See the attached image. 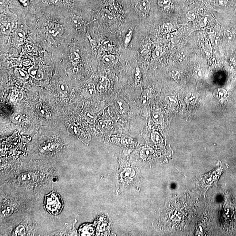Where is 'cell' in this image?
Wrapping results in <instances>:
<instances>
[{"instance_id":"6da1fadb","label":"cell","mask_w":236,"mask_h":236,"mask_svg":"<svg viewBox=\"0 0 236 236\" xmlns=\"http://www.w3.org/2000/svg\"><path fill=\"white\" fill-rule=\"evenodd\" d=\"M44 206L48 212L57 215L61 212L64 207L62 199L59 194L53 190L52 192L45 196Z\"/></svg>"},{"instance_id":"7a4b0ae2","label":"cell","mask_w":236,"mask_h":236,"mask_svg":"<svg viewBox=\"0 0 236 236\" xmlns=\"http://www.w3.org/2000/svg\"><path fill=\"white\" fill-rule=\"evenodd\" d=\"M226 167L220 166V167H218L211 172L205 174V175L202 176L199 182L202 185V187L205 189V191H206L208 189L214 185H216L220 175Z\"/></svg>"},{"instance_id":"3957f363","label":"cell","mask_w":236,"mask_h":236,"mask_svg":"<svg viewBox=\"0 0 236 236\" xmlns=\"http://www.w3.org/2000/svg\"><path fill=\"white\" fill-rule=\"evenodd\" d=\"M64 28L60 24H53L49 28V33L53 37H58L62 35Z\"/></svg>"},{"instance_id":"277c9868","label":"cell","mask_w":236,"mask_h":236,"mask_svg":"<svg viewBox=\"0 0 236 236\" xmlns=\"http://www.w3.org/2000/svg\"><path fill=\"white\" fill-rule=\"evenodd\" d=\"M94 231V227L92 224L83 225L79 230L81 235L83 236L93 235Z\"/></svg>"},{"instance_id":"5b68a950","label":"cell","mask_w":236,"mask_h":236,"mask_svg":"<svg viewBox=\"0 0 236 236\" xmlns=\"http://www.w3.org/2000/svg\"><path fill=\"white\" fill-rule=\"evenodd\" d=\"M28 73L32 78L37 80L42 79L44 76L42 71L35 68L34 66H32L28 69Z\"/></svg>"},{"instance_id":"8992f818","label":"cell","mask_w":236,"mask_h":236,"mask_svg":"<svg viewBox=\"0 0 236 236\" xmlns=\"http://www.w3.org/2000/svg\"><path fill=\"white\" fill-rule=\"evenodd\" d=\"M70 59L73 62L76 63L78 61L80 58V50L77 47L71 48L70 51Z\"/></svg>"},{"instance_id":"52a82bcc","label":"cell","mask_w":236,"mask_h":236,"mask_svg":"<svg viewBox=\"0 0 236 236\" xmlns=\"http://www.w3.org/2000/svg\"><path fill=\"white\" fill-rule=\"evenodd\" d=\"M116 109L120 113H125L129 109L128 105L123 100H118L115 104Z\"/></svg>"},{"instance_id":"ba28073f","label":"cell","mask_w":236,"mask_h":236,"mask_svg":"<svg viewBox=\"0 0 236 236\" xmlns=\"http://www.w3.org/2000/svg\"><path fill=\"white\" fill-rule=\"evenodd\" d=\"M227 94V91L222 88L216 89L213 92L214 96L219 100H222L225 99L226 97Z\"/></svg>"},{"instance_id":"9c48e42d","label":"cell","mask_w":236,"mask_h":236,"mask_svg":"<svg viewBox=\"0 0 236 236\" xmlns=\"http://www.w3.org/2000/svg\"><path fill=\"white\" fill-rule=\"evenodd\" d=\"M57 89L60 93L64 96H66L68 93V88L67 85L64 81H61L57 84Z\"/></svg>"},{"instance_id":"30bf717a","label":"cell","mask_w":236,"mask_h":236,"mask_svg":"<svg viewBox=\"0 0 236 236\" xmlns=\"http://www.w3.org/2000/svg\"><path fill=\"white\" fill-rule=\"evenodd\" d=\"M15 74L17 77L23 80H26L29 77V74L26 71L21 69H16Z\"/></svg>"},{"instance_id":"8fae6325","label":"cell","mask_w":236,"mask_h":236,"mask_svg":"<svg viewBox=\"0 0 236 236\" xmlns=\"http://www.w3.org/2000/svg\"><path fill=\"white\" fill-rule=\"evenodd\" d=\"M151 7V3L148 0H142L140 3V9L143 12L146 13L148 12Z\"/></svg>"},{"instance_id":"7c38bea8","label":"cell","mask_w":236,"mask_h":236,"mask_svg":"<svg viewBox=\"0 0 236 236\" xmlns=\"http://www.w3.org/2000/svg\"><path fill=\"white\" fill-rule=\"evenodd\" d=\"M13 23L11 22H6L4 24L1 26V31L4 34L8 35L12 31V28L13 27Z\"/></svg>"},{"instance_id":"4fadbf2b","label":"cell","mask_w":236,"mask_h":236,"mask_svg":"<svg viewBox=\"0 0 236 236\" xmlns=\"http://www.w3.org/2000/svg\"><path fill=\"white\" fill-rule=\"evenodd\" d=\"M10 97L12 101H17L23 99V94L21 91H13L11 93Z\"/></svg>"},{"instance_id":"5bb4252c","label":"cell","mask_w":236,"mask_h":236,"mask_svg":"<svg viewBox=\"0 0 236 236\" xmlns=\"http://www.w3.org/2000/svg\"><path fill=\"white\" fill-rule=\"evenodd\" d=\"M151 96V93L149 90H145L142 94L141 99L142 104L147 103L149 100Z\"/></svg>"},{"instance_id":"9a60e30c","label":"cell","mask_w":236,"mask_h":236,"mask_svg":"<svg viewBox=\"0 0 236 236\" xmlns=\"http://www.w3.org/2000/svg\"><path fill=\"white\" fill-rule=\"evenodd\" d=\"M134 77H135V82L136 86H138L140 84L141 81L142 75L140 70L138 67H137L135 71V74H134Z\"/></svg>"},{"instance_id":"2e32d148","label":"cell","mask_w":236,"mask_h":236,"mask_svg":"<svg viewBox=\"0 0 236 236\" xmlns=\"http://www.w3.org/2000/svg\"><path fill=\"white\" fill-rule=\"evenodd\" d=\"M153 119L155 123L162 124L164 122V117L162 115L159 113H153L152 115Z\"/></svg>"},{"instance_id":"e0dca14e","label":"cell","mask_w":236,"mask_h":236,"mask_svg":"<svg viewBox=\"0 0 236 236\" xmlns=\"http://www.w3.org/2000/svg\"><path fill=\"white\" fill-rule=\"evenodd\" d=\"M153 152L152 149L149 148L144 149L142 150L140 152V156L142 159H146L148 157H150L152 154Z\"/></svg>"},{"instance_id":"ac0fdd59","label":"cell","mask_w":236,"mask_h":236,"mask_svg":"<svg viewBox=\"0 0 236 236\" xmlns=\"http://www.w3.org/2000/svg\"><path fill=\"white\" fill-rule=\"evenodd\" d=\"M11 120L15 123H19L22 122L23 117L20 114L18 113H15L11 116Z\"/></svg>"},{"instance_id":"d6986e66","label":"cell","mask_w":236,"mask_h":236,"mask_svg":"<svg viewBox=\"0 0 236 236\" xmlns=\"http://www.w3.org/2000/svg\"><path fill=\"white\" fill-rule=\"evenodd\" d=\"M25 31L22 30L21 28H18L16 30L15 32V36L17 39L18 40H22L25 37Z\"/></svg>"},{"instance_id":"ffe728a7","label":"cell","mask_w":236,"mask_h":236,"mask_svg":"<svg viewBox=\"0 0 236 236\" xmlns=\"http://www.w3.org/2000/svg\"><path fill=\"white\" fill-rule=\"evenodd\" d=\"M163 54V50L162 47H157L155 48L153 53V56L155 59L160 58Z\"/></svg>"},{"instance_id":"44dd1931","label":"cell","mask_w":236,"mask_h":236,"mask_svg":"<svg viewBox=\"0 0 236 236\" xmlns=\"http://www.w3.org/2000/svg\"><path fill=\"white\" fill-rule=\"evenodd\" d=\"M104 63L106 64H110V63H114L115 61V57L114 55L110 54L105 56H104L102 59Z\"/></svg>"},{"instance_id":"7402d4cb","label":"cell","mask_w":236,"mask_h":236,"mask_svg":"<svg viewBox=\"0 0 236 236\" xmlns=\"http://www.w3.org/2000/svg\"><path fill=\"white\" fill-rule=\"evenodd\" d=\"M102 47L107 51H111L113 49V43L111 41L108 40L103 41L102 42Z\"/></svg>"},{"instance_id":"603a6c76","label":"cell","mask_w":236,"mask_h":236,"mask_svg":"<svg viewBox=\"0 0 236 236\" xmlns=\"http://www.w3.org/2000/svg\"><path fill=\"white\" fill-rule=\"evenodd\" d=\"M86 91L89 95L93 96L95 93V86L93 83H91L88 84L86 87Z\"/></svg>"},{"instance_id":"cb8c5ba5","label":"cell","mask_w":236,"mask_h":236,"mask_svg":"<svg viewBox=\"0 0 236 236\" xmlns=\"http://www.w3.org/2000/svg\"><path fill=\"white\" fill-rule=\"evenodd\" d=\"M196 99H197V96L196 94L191 93L188 94L185 98L186 102L188 103H192L194 102L196 100Z\"/></svg>"},{"instance_id":"d4e9b609","label":"cell","mask_w":236,"mask_h":236,"mask_svg":"<svg viewBox=\"0 0 236 236\" xmlns=\"http://www.w3.org/2000/svg\"><path fill=\"white\" fill-rule=\"evenodd\" d=\"M172 28V24L169 23H166L163 26L162 30L164 33L165 34H167V33H170Z\"/></svg>"},{"instance_id":"484cf974","label":"cell","mask_w":236,"mask_h":236,"mask_svg":"<svg viewBox=\"0 0 236 236\" xmlns=\"http://www.w3.org/2000/svg\"><path fill=\"white\" fill-rule=\"evenodd\" d=\"M170 75L172 78L175 80H178L180 79V74L178 71L173 70L170 72Z\"/></svg>"},{"instance_id":"4316f807","label":"cell","mask_w":236,"mask_h":236,"mask_svg":"<svg viewBox=\"0 0 236 236\" xmlns=\"http://www.w3.org/2000/svg\"><path fill=\"white\" fill-rule=\"evenodd\" d=\"M187 17L188 20H189V21H193L196 17V12L193 11V10L189 11L187 13Z\"/></svg>"},{"instance_id":"83f0119b","label":"cell","mask_w":236,"mask_h":236,"mask_svg":"<svg viewBox=\"0 0 236 236\" xmlns=\"http://www.w3.org/2000/svg\"><path fill=\"white\" fill-rule=\"evenodd\" d=\"M152 49L151 44L150 43H147L144 46L141 51V54H145L151 51Z\"/></svg>"},{"instance_id":"f1b7e54d","label":"cell","mask_w":236,"mask_h":236,"mask_svg":"<svg viewBox=\"0 0 236 236\" xmlns=\"http://www.w3.org/2000/svg\"><path fill=\"white\" fill-rule=\"evenodd\" d=\"M171 4L170 0H158V4L161 7H167Z\"/></svg>"},{"instance_id":"f546056e","label":"cell","mask_w":236,"mask_h":236,"mask_svg":"<svg viewBox=\"0 0 236 236\" xmlns=\"http://www.w3.org/2000/svg\"><path fill=\"white\" fill-rule=\"evenodd\" d=\"M151 138L153 141L155 143L159 142L161 140L160 135L157 132H153L151 134Z\"/></svg>"},{"instance_id":"4dcf8cb0","label":"cell","mask_w":236,"mask_h":236,"mask_svg":"<svg viewBox=\"0 0 236 236\" xmlns=\"http://www.w3.org/2000/svg\"><path fill=\"white\" fill-rule=\"evenodd\" d=\"M86 119L90 123L93 124L95 123V119H94V117L91 115L89 113H88L86 115Z\"/></svg>"},{"instance_id":"1f68e13d","label":"cell","mask_w":236,"mask_h":236,"mask_svg":"<svg viewBox=\"0 0 236 236\" xmlns=\"http://www.w3.org/2000/svg\"><path fill=\"white\" fill-rule=\"evenodd\" d=\"M193 75L196 78H200L202 76V71L200 69H196L193 71Z\"/></svg>"},{"instance_id":"d6a6232c","label":"cell","mask_w":236,"mask_h":236,"mask_svg":"<svg viewBox=\"0 0 236 236\" xmlns=\"http://www.w3.org/2000/svg\"><path fill=\"white\" fill-rule=\"evenodd\" d=\"M74 19V22L75 23L80 27H82L83 26V21L81 20L80 18L75 17Z\"/></svg>"},{"instance_id":"836d02e7","label":"cell","mask_w":236,"mask_h":236,"mask_svg":"<svg viewBox=\"0 0 236 236\" xmlns=\"http://www.w3.org/2000/svg\"><path fill=\"white\" fill-rule=\"evenodd\" d=\"M215 2L216 5L220 7L225 6L227 3L226 0H216Z\"/></svg>"},{"instance_id":"e575fe53","label":"cell","mask_w":236,"mask_h":236,"mask_svg":"<svg viewBox=\"0 0 236 236\" xmlns=\"http://www.w3.org/2000/svg\"><path fill=\"white\" fill-rule=\"evenodd\" d=\"M87 37H88V39L89 40L90 42L91 45L92 49H94V48H96L97 47V44L95 41L94 39H92L90 35H88Z\"/></svg>"},{"instance_id":"d590c367","label":"cell","mask_w":236,"mask_h":236,"mask_svg":"<svg viewBox=\"0 0 236 236\" xmlns=\"http://www.w3.org/2000/svg\"><path fill=\"white\" fill-rule=\"evenodd\" d=\"M100 84L104 87L107 86L108 84V80L105 77H101L99 79Z\"/></svg>"},{"instance_id":"8d00e7d4","label":"cell","mask_w":236,"mask_h":236,"mask_svg":"<svg viewBox=\"0 0 236 236\" xmlns=\"http://www.w3.org/2000/svg\"><path fill=\"white\" fill-rule=\"evenodd\" d=\"M188 55V53L187 52V51L185 50L181 51V52L179 53L178 57H179V59L182 61V60L185 59Z\"/></svg>"},{"instance_id":"74e56055","label":"cell","mask_w":236,"mask_h":236,"mask_svg":"<svg viewBox=\"0 0 236 236\" xmlns=\"http://www.w3.org/2000/svg\"><path fill=\"white\" fill-rule=\"evenodd\" d=\"M207 22V17H204L202 18L199 21V25L201 27H204L206 25Z\"/></svg>"},{"instance_id":"f35d334b","label":"cell","mask_w":236,"mask_h":236,"mask_svg":"<svg viewBox=\"0 0 236 236\" xmlns=\"http://www.w3.org/2000/svg\"><path fill=\"white\" fill-rule=\"evenodd\" d=\"M176 36L175 33H168L167 34L166 39L168 40H172L174 37Z\"/></svg>"},{"instance_id":"ab89813d","label":"cell","mask_w":236,"mask_h":236,"mask_svg":"<svg viewBox=\"0 0 236 236\" xmlns=\"http://www.w3.org/2000/svg\"><path fill=\"white\" fill-rule=\"evenodd\" d=\"M131 36H132V31H129L128 34L126 35L125 39V43L126 44L129 43L130 42L131 39Z\"/></svg>"},{"instance_id":"60d3db41","label":"cell","mask_w":236,"mask_h":236,"mask_svg":"<svg viewBox=\"0 0 236 236\" xmlns=\"http://www.w3.org/2000/svg\"><path fill=\"white\" fill-rule=\"evenodd\" d=\"M105 126L104 121L103 120H100L98 124V128L99 129H102L104 126Z\"/></svg>"},{"instance_id":"b9f144b4","label":"cell","mask_w":236,"mask_h":236,"mask_svg":"<svg viewBox=\"0 0 236 236\" xmlns=\"http://www.w3.org/2000/svg\"><path fill=\"white\" fill-rule=\"evenodd\" d=\"M167 101L168 102L171 104H175L176 103V100L175 99V98L172 97H168L167 98Z\"/></svg>"},{"instance_id":"7bdbcfd3","label":"cell","mask_w":236,"mask_h":236,"mask_svg":"<svg viewBox=\"0 0 236 236\" xmlns=\"http://www.w3.org/2000/svg\"><path fill=\"white\" fill-rule=\"evenodd\" d=\"M23 64L25 66H29L31 64V61L29 60H26L23 62Z\"/></svg>"},{"instance_id":"ee69618b","label":"cell","mask_w":236,"mask_h":236,"mask_svg":"<svg viewBox=\"0 0 236 236\" xmlns=\"http://www.w3.org/2000/svg\"><path fill=\"white\" fill-rule=\"evenodd\" d=\"M104 123H105V126L108 127L111 126L113 124V121H111V120H108V121L106 120V121H104Z\"/></svg>"},{"instance_id":"f6af8a7d","label":"cell","mask_w":236,"mask_h":236,"mask_svg":"<svg viewBox=\"0 0 236 236\" xmlns=\"http://www.w3.org/2000/svg\"><path fill=\"white\" fill-rule=\"evenodd\" d=\"M179 38L178 37V36H176L171 40V42L173 43H177L179 42Z\"/></svg>"},{"instance_id":"bcb514c9","label":"cell","mask_w":236,"mask_h":236,"mask_svg":"<svg viewBox=\"0 0 236 236\" xmlns=\"http://www.w3.org/2000/svg\"><path fill=\"white\" fill-rule=\"evenodd\" d=\"M105 88V87L103 86L102 85H101L100 84L99 85V86H98V89H99V91H101V92L103 91L104 90Z\"/></svg>"},{"instance_id":"7dc6e473","label":"cell","mask_w":236,"mask_h":236,"mask_svg":"<svg viewBox=\"0 0 236 236\" xmlns=\"http://www.w3.org/2000/svg\"><path fill=\"white\" fill-rule=\"evenodd\" d=\"M20 1L22 2L23 4H25L27 2L28 0H20Z\"/></svg>"},{"instance_id":"c3c4849f","label":"cell","mask_w":236,"mask_h":236,"mask_svg":"<svg viewBox=\"0 0 236 236\" xmlns=\"http://www.w3.org/2000/svg\"><path fill=\"white\" fill-rule=\"evenodd\" d=\"M4 1L5 0H0V1H1V4H3L4 3Z\"/></svg>"},{"instance_id":"681fc988","label":"cell","mask_w":236,"mask_h":236,"mask_svg":"<svg viewBox=\"0 0 236 236\" xmlns=\"http://www.w3.org/2000/svg\"><path fill=\"white\" fill-rule=\"evenodd\" d=\"M199 1H202V0H199Z\"/></svg>"}]
</instances>
